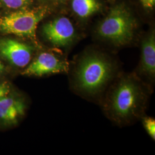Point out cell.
<instances>
[{"label": "cell", "instance_id": "cell-2", "mask_svg": "<svg viewBox=\"0 0 155 155\" xmlns=\"http://www.w3.org/2000/svg\"><path fill=\"white\" fill-rule=\"evenodd\" d=\"M121 72L120 64L116 60L100 51L89 50L70 64V88L83 98L99 102Z\"/></svg>", "mask_w": 155, "mask_h": 155}, {"label": "cell", "instance_id": "cell-6", "mask_svg": "<svg viewBox=\"0 0 155 155\" xmlns=\"http://www.w3.org/2000/svg\"><path fill=\"white\" fill-rule=\"evenodd\" d=\"M69 67L70 63L66 59L51 52H43L30 62L22 74L38 77L55 74H68Z\"/></svg>", "mask_w": 155, "mask_h": 155}, {"label": "cell", "instance_id": "cell-1", "mask_svg": "<svg viewBox=\"0 0 155 155\" xmlns=\"http://www.w3.org/2000/svg\"><path fill=\"white\" fill-rule=\"evenodd\" d=\"M153 89L134 72H120L100 100L102 110L120 127L130 125L144 116Z\"/></svg>", "mask_w": 155, "mask_h": 155}, {"label": "cell", "instance_id": "cell-4", "mask_svg": "<svg viewBox=\"0 0 155 155\" xmlns=\"http://www.w3.org/2000/svg\"><path fill=\"white\" fill-rule=\"evenodd\" d=\"M43 11L20 10L0 18V31L5 34L36 40V31L45 16Z\"/></svg>", "mask_w": 155, "mask_h": 155}, {"label": "cell", "instance_id": "cell-15", "mask_svg": "<svg viewBox=\"0 0 155 155\" xmlns=\"http://www.w3.org/2000/svg\"><path fill=\"white\" fill-rule=\"evenodd\" d=\"M4 71V66L2 63L0 61V74Z\"/></svg>", "mask_w": 155, "mask_h": 155}, {"label": "cell", "instance_id": "cell-11", "mask_svg": "<svg viewBox=\"0 0 155 155\" xmlns=\"http://www.w3.org/2000/svg\"><path fill=\"white\" fill-rule=\"evenodd\" d=\"M143 125L147 133L150 137L155 140V120L154 118L150 117H143L141 118Z\"/></svg>", "mask_w": 155, "mask_h": 155}, {"label": "cell", "instance_id": "cell-13", "mask_svg": "<svg viewBox=\"0 0 155 155\" xmlns=\"http://www.w3.org/2000/svg\"><path fill=\"white\" fill-rule=\"evenodd\" d=\"M10 92V87L8 83L2 82L0 83V101L8 96Z\"/></svg>", "mask_w": 155, "mask_h": 155}, {"label": "cell", "instance_id": "cell-7", "mask_svg": "<svg viewBox=\"0 0 155 155\" xmlns=\"http://www.w3.org/2000/svg\"><path fill=\"white\" fill-rule=\"evenodd\" d=\"M152 89L155 81V34L154 31L144 36L139 64L133 71Z\"/></svg>", "mask_w": 155, "mask_h": 155}, {"label": "cell", "instance_id": "cell-14", "mask_svg": "<svg viewBox=\"0 0 155 155\" xmlns=\"http://www.w3.org/2000/svg\"><path fill=\"white\" fill-rule=\"evenodd\" d=\"M141 4L146 9H152L155 5V0H140Z\"/></svg>", "mask_w": 155, "mask_h": 155}, {"label": "cell", "instance_id": "cell-5", "mask_svg": "<svg viewBox=\"0 0 155 155\" xmlns=\"http://www.w3.org/2000/svg\"><path fill=\"white\" fill-rule=\"evenodd\" d=\"M42 33L51 45L64 48L72 45L77 37L74 25L66 17H61L45 24Z\"/></svg>", "mask_w": 155, "mask_h": 155}, {"label": "cell", "instance_id": "cell-9", "mask_svg": "<svg viewBox=\"0 0 155 155\" xmlns=\"http://www.w3.org/2000/svg\"><path fill=\"white\" fill-rule=\"evenodd\" d=\"M25 109V104L22 100L8 95L0 101V121L15 124L24 116Z\"/></svg>", "mask_w": 155, "mask_h": 155}, {"label": "cell", "instance_id": "cell-3", "mask_svg": "<svg viewBox=\"0 0 155 155\" xmlns=\"http://www.w3.org/2000/svg\"><path fill=\"white\" fill-rule=\"evenodd\" d=\"M136 22L125 8H113L96 29L100 39L116 47L130 44L134 38Z\"/></svg>", "mask_w": 155, "mask_h": 155}, {"label": "cell", "instance_id": "cell-10", "mask_svg": "<svg viewBox=\"0 0 155 155\" xmlns=\"http://www.w3.org/2000/svg\"><path fill=\"white\" fill-rule=\"evenodd\" d=\"M72 8L78 16L87 18L98 11L100 5L97 0H72Z\"/></svg>", "mask_w": 155, "mask_h": 155}, {"label": "cell", "instance_id": "cell-12", "mask_svg": "<svg viewBox=\"0 0 155 155\" xmlns=\"http://www.w3.org/2000/svg\"><path fill=\"white\" fill-rule=\"evenodd\" d=\"M7 7L12 9L20 8L28 3L29 0H1Z\"/></svg>", "mask_w": 155, "mask_h": 155}, {"label": "cell", "instance_id": "cell-8", "mask_svg": "<svg viewBox=\"0 0 155 155\" xmlns=\"http://www.w3.org/2000/svg\"><path fill=\"white\" fill-rule=\"evenodd\" d=\"M34 49L30 45L15 39H0V54L12 65L25 68L32 59Z\"/></svg>", "mask_w": 155, "mask_h": 155}]
</instances>
